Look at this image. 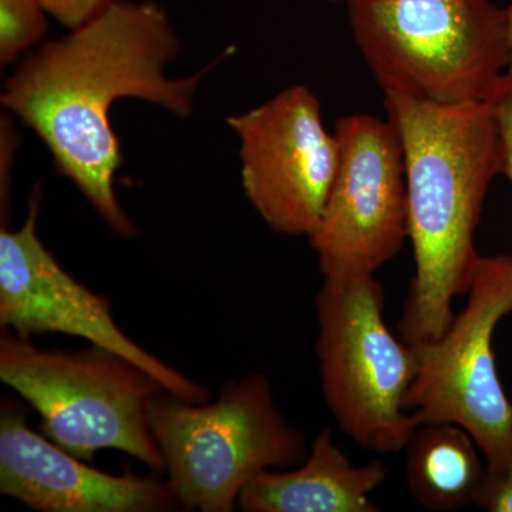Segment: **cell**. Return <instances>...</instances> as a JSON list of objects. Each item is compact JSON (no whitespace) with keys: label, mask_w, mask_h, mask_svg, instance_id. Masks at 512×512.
<instances>
[{"label":"cell","mask_w":512,"mask_h":512,"mask_svg":"<svg viewBox=\"0 0 512 512\" xmlns=\"http://www.w3.org/2000/svg\"><path fill=\"white\" fill-rule=\"evenodd\" d=\"M239 140L248 201L276 234L309 238L328 201L339 141L322 120L316 94L286 87L261 106L227 119Z\"/></svg>","instance_id":"30bf717a"},{"label":"cell","mask_w":512,"mask_h":512,"mask_svg":"<svg viewBox=\"0 0 512 512\" xmlns=\"http://www.w3.org/2000/svg\"><path fill=\"white\" fill-rule=\"evenodd\" d=\"M148 424L168 483L188 511L232 512L252 478L299 466L309 454L305 434L286 420L262 373L228 382L211 403L158 394Z\"/></svg>","instance_id":"277c9868"},{"label":"cell","mask_w":512,"mask_h":512,"mask_svg":"<svg viewBox=\"0 0 512 512\" xmlns=\"http://www.w3.org/2000/svg\"><path fill=\"white\" fill-rule=\"evenodd\" d=\"M491 106L500 126L501 137L504 144V171L503 174L512 183V74L505 73L494 96L490 100Z\"/></svg>","instance_id":"9a60e30c"},{"label":"cell","mask_w":512,"mask_h":512,"mask_svg":"<svg viewBox=\"0 0 512 512\" xmlns=\"http://www.w3.org/2000/svg\"><path fill=\"white\" fill-rule=\"evenodd\" d=\"M42 185L30 192L22 227L0 229V325L30 338L63 333L116 353L150 373L185 402L205 403L211 393L128 338L111 312V302L74 279L37 234Z\"/></svg>","instance_id":"9c48e42d"},{"label":"cell","mask_w":512,"mask_h":512,"mask_svg":"<svg viewBox=\"0 0 512 512\" xmlns=\"http://www.w3.org/2000/svg\"><path fill=\"white\" fill-rule=\"evenodd\" d=\"M505 12H507L508 19V28H510V37H511V63L510 67H508V73L512 74V3L508 8H505Z\"/></svg>","instance_id":"d6986e66"},{"label":"cell","mask_w":512,"mask_h":512,"mask_svg":"<svg viewBox=\"0 0 512 512\" xmlns=\"http://www.w3.org/2000/svg\"><path fill=\"white\" fill-rule=\"evenodd\" d=\"M0 379L42 419L47 439L84 461L119 450L160 474L163 454L148 424V406L167 392L150 373L109 350H43L6 329Z\"/></svg>","instance_id":"5b68a950"},{"label":"cell","mask_w":512,"mask_h":512,"mask_svg":"<svg viewBox=\"0 0 512 512\" xmlns=\"http://www.w3.org/2000/svg\"><path fill=\"white\" fill-rule=\"evenodd\" d=\"M315 305L320 382L340 430L365 450H404L420 426L406 409L417 353L387 326L383 285L375 275L325 276Z\"/></svg>","instance_id":"8992f818"},{"label":"cell","mask_w":512,"mask_h":512,"mask_svg":"<svg viewBox=\"0 0 512 512\" xmlns=\"http://www.w3.org/2000/svg\"><path fill=\"white\" fill-rule=\"evenodd\" d=\"M180 49L160 5L111 0L69 35L20 60L0 96L2 106L45 143L59 174L120 237H133L137 229L114 190L123 158L111 109L121 99H137L188 119L202 79L224 55L174 79L165 69Z\"/></svg>","instance_id":"6da1fadb"},{"label":"cell","mask_w":512,"mask_h":512,"mask_svg":"<svg viewBox=\"0 0 512 512\" xmlns=\"http://www.w3.org/2000/svg\"><path fill=\"white\" fill-rule=\"evenodd\" d=\"M478 507L490 512H512V468L507 473H488L478 494Z\"/></svg>","instance_id":"e0dca14e"},{"label":"cell","mask_w":512,"mask_h":512,"mask_svg":"<svg viewBox=\"0 0 512 512\" xmlns=\"http://www.w3.org/2000/svg\"><path fill=\"white\" fill-rule=\"evenodd\" d=\"M0 493L40 512H164L180 510L168 480L113 476L84 463L30 429L25 407L0 410Z\"/></svg>","instance_id":"8fae6325"},{"label":"cell","mask_w":512,"mask_h":512,"mask_svg":"<svg viewBox=\"0 0 512 512\" xmlns=\"http://www.w3.org/2000/svg\"><path fill=\"white\" fill-rule=\"evenodd\" d=\"M0 202H2V217L9 212L10 202V167L15 161V153L18 150V136L13 130L8 117L3 116L2 128H0Z\"/></svg>","instance_id":"ac0fdd59"},{"label":"cell","mask_w":512,"mask_h":512,"mask_svg":"<svg viewBox=\"0 0 512 512\" xmlns=\"http://www.w3.org/2000/svg\"><path fill=\"white\" fill-rule=\"evenodd\" d=\"M404 450L407 487L417 503L439 512L477 504L487 466L463 427L421 424Z\"/></svg>","instance_id":"4fadbf2b"},{"label":"cell","mask_w":512,"mask_h":512,"mask_svg":"<svg viewBox=\"0 0 512 512\" xmlns=\"http://www.w3.org/2000/svg\"><path fill=\"white\" fill-rule=\"evenodd\" d=\"M350 29L384 94L490 101L511 63L507 12L491 0H348Z\"/></svg>","instance_id":"3957f363"},{"label":"cell","mask_w":512,"mask_h":512,"mask_svg":"<svg viewBox=\"0 0 512 512\" xmlns=\"http://www.w3.org/2000/svg\"><path fill=\"white\" fill-rule=\"evenodd\" d=\"M384 106L402 137L416 269L397 329L414 345L440 338L454 299L470 289L481 256L474 237L488 188L504 171V144L490 101L384 94Z\"/></svg>","instance_id":"7a4b0ae2"},{"label":"cell","mask_w":512,"mask_h":512,"mask_svg":"<svg viewBox=\"0 0 512 512\" xmlns=\"http://www.w3.org/2000/svg\"><path fill=\"white\" fill-rule=\"evenodd\" d=\"M467 295L466 308L440 338L414 343L417 372L406 409L420 426L463 427L488 473L503 474L512 468V402L498 376L493 335L512 313L511 256H480Z\"/></svg>","instance_id":"52a82bcc"},{"label":"cell","mask_w":512,"mask_h":512,"mask_svg":"<svg viewBox=\"0 0 512 512\" xmlns=\"http://www.w3.org/2000/svg\"><path fill=\"white\" fill-rule=\"evenodd\" d=\"M387 468L373 460L355 466L323 429L308 457L291 471H262L252 478L238 507L245 512H379L369 495L384 484Z\"/></svg>","instance_id":"7c38bea8"},{"label":"cell","mask_w":512,"mask_h":512,"mask_svg":"<svg viewBox=\"0 0 512 512\" xmlns=\"http://www.w3.org/2000/svg\"><path fill=\"white\" fill-rule=\"evenodd\" d=\"M110 2L111 0H40L46 12L69 29L79 28Z\"/></svg>","instance_id":"2e32d148"},{"label":"cell","mask_w":512,"mask_h":512,"mask_svg":"<svg viewBox=\"0 0 512 512\" xmlns=\"http://www.w3.org/2000/svg\"><path fill=\"white\" fill-rule=\"evenodd\" d=\"M330 2L346 3V2H348V0H330Z\"/></svg>","instance_id":"ffe728a7"},{"label":"cell","mask_w":512,"mask_h":512,"mask_svg":"<svg viewBox=\"0 0 512 512\" xmlns=\"http://www.w3.org/2000/svg\"><path fill=\"white\" fill-rule=\"evenodd\" d=\"M46 9L40 0H0V63L9 66L45 37Z\"/></svg>","instance_id":"5bb4252c"},{"label":"cell","mask_w":512,"mask_h":512,"mask_svg":"<svg viewBox=\"0 0 512 512\" xmlns=\"http://www.w3.org/2000/svg\"><path fill=\"white\" fill-rule=\"evenodd\" d=\"M339 165L309 235L323 276L375 275L409 239L402 137L389 117L336 121Z\"/></svg>","instance_id":"ba28073f"}]
</instances>
